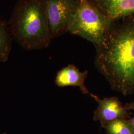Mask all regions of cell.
Listing matches in <instances>:
<instances>
[{
	"label": "cell",
	"instance_id": "1",
	"mask_svg": "<svg viewBox=\"0 0 134 134\" xmlns=\"http://www.w3.org/2000/svg\"><path fill=\"white\" fill-rule=\"evenodd\" d=\"M95 65L112 89L134 94V19L114 21L101 43L95 46Z\"/></svg>",
	"mask_w": 134,
	"mask_h": 134
},
{
	"label": "cell",
	"instance_id": "2",
	"mask_svg": "<svg viewBox=\"0 0 134 134\" xmlns=\"http://www.w3.org/2000/svg\"><path fill=\"white\" fill-rule=\"evenodd\" d=\"M9 25L13 38L26 50L47 48L53 39L45 0H19L14 5Z\"/></svg>",
	"mask_w": 134,
	"mask_h": 134
},
{
	"label": "cell",
	"instance_id": "3",
	"mask_svg": "<svg viewBox=\"0 0 134 134\" xmlns=\"http://www.w3.org/2000/svg\"><path fill=\"white\" fill-rule=\"evenodd\" d=\"M113 21L102 14L88 0H81L69 32L96 46L103 41Z\"/></svg>",
	"mask_w": 134,
	"mask_h": 134
},
{
	"label": "cell",
	"instance_id": "4",
	"mask_svg": "<svg viewBox=\"0 0 134 134\" xmlns=\"http://www.w3.org/2000/svg\"><path fill=\"white\" fill-rule=\"evenodd\" d=\"M81 0H45L52 38L69 32Z\"/></svg>",
	"mask_w": 134,
	"mask_h": 134
},
{
	"label": "cell",
	"instance_id": "5",
	"mask_svg": "<svg viewBox=\"0 0 134 134\" xmlns=\"http://www.w3.org/2000/svg\"><path fill=\"white\" fill-rule=\"evenodd\" d=\"M98 103L94 112L93 119L99 121L104 127L114 120L125 118L128 116V111L117 97L101 98L93 93L90 94Z\"/></svg>",
	"mask_w": 134,
	"mask_h": 134
},
{
	"label": "cell",
	"instance_id": "6",
	"mask_svg": "<svg viewBox=\"0 0 134 134\" xmlns=\"http://www.w3.org/2000/svg\"><path fill=\"white\" fill-rule=\"evenodd\" d=\"M113 21L134 15V0H88Z\"/></svg>",
	"mask_w": 134,
	"mask_h": 134
},
{
	"label": "cell",
	"instance_id": "7",
	"mask_svg": "<svg viewBox=\"0 0 134 134\" xmlns=\"http://www.w3.org/2000/svg\"><path fill=\"white\" fill-rule=\"evenodd\" d=\"M88 75L87 71L81 72L73 64H69L57 72L55 83L60 87H79L83 94H90L85 85V80Z\"/></svg>",
	"mask_w": 134,
	"mask_h": 134
},
{
	"label": "cell",
	"instance_id": "8",
	"mask_svg": "<svg viewBox=\"0 0 134 134\" xmlns=\"http://www.w3.org/2000/svg\"><path fill=\"white\" fill-rule=\"evenodd\" d=\"M12 39L9 24L0 19V62L8 60L12 49Z\"/></svg>",
	"mask_w": 134,
	"mask_h": 134
},
{
	"label": "cell",
	"instance_id": "9",
	"mask_svg": "<svg viewBox=\"0 0 134 134\" xmlns=\"http://www.w3.org/2000/svg\"><path fill=\"white\" fill-rule=\"evenodd\" d=\"M108 134H134V128L130 120L120 118L104 126Z\"/></svg>",
	"mask_w": 134,
	"mask_h": 134
},
{
	"label": "cell",
	"instance_id": "10",
	"mask_svg": "<svg viewBox=\"0 0 134 134\" xmlns=\"http://www.w3.org/2000/svg\"><path fill=\"white\" fill-rule=\"evenodd\" d=\"M124 106L125 108L128 111L134 110V101L130 103H127Z\"/></svg>",
	"mask_w": 134,
	"mask_h": 134
},
{
	"label": "cell",
	"instance_id": "11",
	"mask_svg": "<svg viewBox=\"0 0 134 134\" xmlns=\"http://www.w3.org/2000/svg\"><path fill=\"white\" fill-rule=\"evenodd\" d=\"M130 122H131L132 124L133 125V127H134V116L131 120H130Z\"/></svg>",
	"mask_w": 134,
	"mask_h": 134
},
{
	"label": "cell",
	"instance_id": "12",
	"mask_svg": "<svg viewBox=\"0 0 134 134\" xmlns=\"http://www.w3.org/2000/svg\"><path fill=\"white\" fill-rule=\"evenodd\" d=\"M1 134H7L5 132H3V133H1Z\"/></svg>",
	"mask_w": 134,
	"mask_h": 134
}]
</instances>
